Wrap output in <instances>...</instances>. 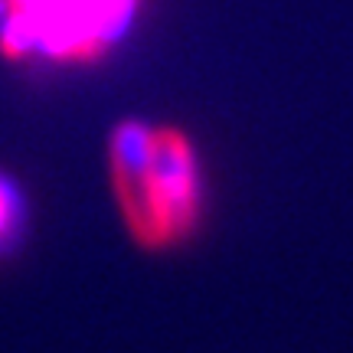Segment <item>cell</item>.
Listing matches in <instances>:
<instances>
[{"label": "cell", "mask_w": 353, "mask_h": 353, "mask_svg": "<svg viewBox=\"0 0 353 353\" xmlns=\"http://www.w3.org/2000/svg\"><path fill=\"white\" fill-rule=\"evenodd\" d=\"M118 210L144 245H176L203 213V170L193 141L176 128L121 121L108 138Z\"/></svg>", "instance_id": "obj_1"}, {"label": "cell", "mask_w": 353, "mask_h": 353, "mask_svg": "<svg viewBox=\"0 0 353 353\" xmlns=\"http://www.w3.org/2000/svg\"><path fill=\"white\" fill-rule=\"evenodd\" d=\"M144 0H3L0 59L85 69L108 59L138 26Z\"/></svg>", "instance_id": "obj_2"}, {"label": "cell", "mask_w": 353, "mask_h": 353, "mask_svg": "<svg viewBox=\"0 0 353 353\" xmlns=\"http://www.w3.org/2000/svg\"><path fill=\"white\" fill-rule=\"evenodd\" d=\"M26 232V196L13 176L0 174V255H7Z\"/></svg>", "instance_id": "obj_3"}, {"label": "cell", "mask_w": 353, "mask_h": 353, "mask_svg": "<svg viewBox=\"0 0 353 353\" xmlns=\"http://www.w3.org/2000/svg\"><path fill=\"white\" fill-rule=\"evenodd\" d=\"M0 17H3V0H0Z\"/></svg>", "instance_id": "obj_4"}]
</instances>
